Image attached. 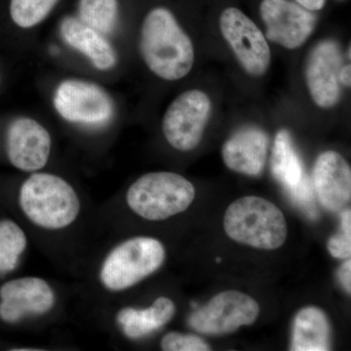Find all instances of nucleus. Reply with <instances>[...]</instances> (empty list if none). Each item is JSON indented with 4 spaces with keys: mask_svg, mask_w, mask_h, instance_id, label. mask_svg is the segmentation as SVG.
<instances>
[{
    "mask_svg": "<svg viewBox=\"0 0 351 351\" xmlns=\"http://www.w3.org/2000/svg\"><path fill=\"white\" fill-rule=\"evenodd\" d=\"M140 51L152 73L169 82L189 75L195 63V49L174 14L156 6L145 14L141 27Z\"/></svg>",
    "mask_w": 351,
    "mask_h": 351,
    "instance_id": "f257e3e1",
    "label": "nucleus"
},
{
    "mask_svg": "<svg viewBox=\"0 0 351 351\" xmlns=\"http://www.w3.org/2000/svg\"><path fill=\"white\" fill-rule=\"evenodd\" d=\"M19 203L25 216L34 226L60 230L73 225L82 209L71 184L60 176L34 172L20 189Z\"/></svg>",
    "mask_w": 351,
    "mask_h": 351,
    "instance_id": "f03ea898",
    "label": "nucleus"
},
{
    "mask_svg": "<svg viewBox=\"0 0 351 351\" xmlns=\"http://www.w3.org/2000/svg\"><path fill=\"white\" fill-rule=\"evenodd\" d=\"M223 228L230 239L263 250L280 248L287 237L281 210L258 196H246L232 203L226 210Z\"/></svg>",
    "mask_w": 351,
    "mask_h": 351,
    "instance_id": "7ed1b4c3",
    "label": "nucleus"
},
{
    "mask_svg": "<svg viewBox=\"0 0 351 351\" xmlns=\"http://www.w3.org/2000/svg\"><path fill=\"white\" fill-rule=\"evenodd\" d=\"M195 197V186L186 178L172 172H154L132 184L126 202L141 218L158 221L186 211Z\"/></svg>",
    "mask_w": 351,
    "mask_h": 351,
    "instance_id": "20e7f679",
    "label": "nucleus"
},
{
    "mask_svg": "<svg viewBox=\"0 0 351 351\" xmlns=\"http://www.w3.org/2000/svg\"><path fill=\"white\" fill-rule=\"evenodd\" d=\"M166 251L159 240L133 237L113 248L100 270L101 285L110 292L133 287L160 269Z\"/></svg>",
    "mask_w": 351,
    "mask_h": 351,
    "instance_id": "39448f33",
    "label": "nucleus"
},
{
    "mask_svg": "<svg viewBox=\"0 0 351 351\" xmlns=\"http://www.w3.org/2000/svg\"><path fill=\"white\" fill-rule=\"evenodd\" d=\"M53 105L58 114L73 124L99 128L110 123L114 104L105 89L93 82L68 80L55 90Z\"/></svg>",
    "mask_w": 351,
    "mask_h": 351,
    "instance_id": "423d86ee",
    "label": "nucleus"
},
{
    "mask_svg": "<svg viewBox=\"0 0 351 351\" xmlns=\"http://www.w3.org/2000/svg\"><path fill=\"white\" fill-rule=\"evenodd\" d=\"M209 96L193 89L178 96L166 110L162 131L169 145L180 152H189L199 145L211 113Z\"/></svg>",
    "mask_w": 351,
    "mask_h": 351,
    "instance_id": "0eeeda50",
    "label": "nucleus"
},
{
    "mask_svg": "<svg viewBox=\"0 0 351 351\" xmlns=\"http://www.w3.org/2000/svg\"><path fill=\"white\" fill-rule=\"evenodd\" d=\"M258 314L260 306L255 300L237 291H226L191 314L189 324L201 334L221 336L253 324Z\"/></svg>",
    "mask_w": 351,
    "mask_h": 351,
    "instance_id": "6e6552de",
    "label": "nucleus"
},
{
    "mask_svg": "<svg viewBox=\"0 0 351 351\" xmlns=\"http://www.w3.org/2000/svg\"><path fill=\"white\" fill-rule=\"evenodd\" d=\"M219 29L249 75L260 76L267 73L271 56L269 43L248 16L234 7L226 8L219 18Z\"/></svg>",
    "mask_w": 351,
    "mask_h": 351,
    "instance_id": "1a4fd4ad",
    "label": "nucleus"
},
{
    "mask_svg": "<svg viewBox=\"0 0 351 351\" xmlns=\"http://www.w3.org/2000/svg\"><path fill=\"white\" fill-rule=\"evenodd\" d=\"M260 12L267 38L287 49L306 43L317 23L313 11L290 0H263Z\"/></svg>",
    "mask_w": 351,
    "mask_h": 351,
    "instance_id": "9d476101",
    "label": "nucleus"
},
{
    "mask_svg": "<svg viewBox=\"0 0 351 351\" xmlns=\"http://www.w3.org/2000/svg\"><path fill=\"white\" fill-rule=\"evenodd\" d=\"M0 318L6 323L19 322L27 315L49 313L56 302L54 291L44 279L22 277L0 288Z\"/></svg>",
    "mask_w": 351,
    "mask_h": 351,
    "instance_id": "9b49d317",
    "label": "nucleus"
},
{
    "mask_svg": "<svg viewBox=\"0 0 351 351\" xmlns=\"http://www.w3.org/2000/svg\"><path fill=\"white\" fill-rule=\"evenodd\" d=\"M52 141L49 132L36 120L19 117L7 132V154L14 167L34 173L49 160Z\"/></svg>",
    "mask_w": 351,
    "mask_h": 351,
    "instance_id": "f8f14e48",
    "label": "nucleus"
},
{
    "mask_svg": "<svg viewBox=\"0 0 351 351\" xmlns=\"http://www.w3.org/2000/svg\"><path fill=\"white\" fill-rule=\"evenodd\" d=\"M341 62V50L336 41H321L311 50L307 59L306 80L311 98L318 107L329 108L338 103Z\"/></svg>",
    "mask_w": 351,
    "mask_h": 351,
    "instance_id": "ddd939ff",
    "label": "nucleus"
},
{
    "mask_svg": "<svg viewBox=\"0 0 351 351\" xmlns=\"http://www.w3.org/2000/svg\"><path fill=\"white\" fill-rule=\"evenodd\" d=\"M313 186L325 209L337 212L350 202L351 171L345 158L336 152H323L313 169Z\"/></svg>",
    "mask_w": 351,
    "mask_h": 351,
    "instance_id": "4468645a",
    "label": "nucleus"
},
{
    "mask_svg": "<svg viewBox=\"0 0 351 351\" xmlns=\"http://www.w3.org/2000/svg\"><path fill=\"white\" fill-rule=\"evenodd\" d=\"M269 137L261 129L246 127L228 138L221 149L223 162L234 172L258 176L267 162Z\"/></svg>",
    "mask_w": 351,
    "mask_h": 351,
    "instance_id": "2eb2a0df",
    "label": "nucleus"
},
{
    "mask_svg": "<svg viewBox=\"0 0 351 351\" xmlns=\"http://www.w3.org/2000/svg\"><path fill=\"white\" fill-rule=\"evenodd\" d=\"M60 32L64 43L84 55L99 71H110L117 66V52L106 36L85 25L75 14L63 18Z\"/></svg>",
    "mask_w": 351,
    "mask_h": 351,
    "instance_id": "dca6fc26",
    "label": "nucleus"
},
{
    "mask_svg": "<svg viewBox=\"0 0 351 351\" xmlns=\"http://www.w3.org/2000/svg\"><path fill=\"white\" fill-rule=\"evenodd\" d=\"M330 350H331V326L326 314L318 307H304L295 317L291 350L327 351Z\"/></svg>",
    "mask_w": 351,
    "mask_h": 351,
    "instance_id": "f3484780",
    "label": "nucleus"
},
{
    "mask_svg": "<svg viewBox=\"0 0 351 351\" xmlns=\"http://www.w3.org/2000/svg\"><path fill=\"white\" fill-rule=\"evenodd\" d=\"M176 313L174 302L165 297L156 299L145 309L126 307L117 315L120 326L129 339H138L165 326Z\"/></svg>",
    "mask_w": 351,
    "mask_h": 351,
    "instance_id": "a211bd4d",
    "label": "nucleus"
},
{
    "mask_svg": "<svg viewBox=\"0 0 351 351\" xmlns=\"http://www.w3.org/2000/svg\"><path fill=\"white\" fill-rule=\"evenodd\" d=\"M272 174L286 189L297 186L306 177L301 157L295 151L292 138L287 130L276 134L270 158Z\"/></svg>",
    "mask_w": 351,
    "mask_h": 351,
    "instance_id": "6ab92c4d",
    "label": "nucleus"
},
{
    "mask_svg": "<svg viewBox=\"0 0 351 351\" xmlns=\"http://www.w3.org/2000/svg\"><path fill=\"white\" fill-rule=\"evenodd\" d=\"M121 8V0H76L75 15L107 36L119 27Z\"/></svg>",
    "mask_w": 351,
    "mask_h": 351,
    "instance_id": "aec40b11",
    "label": "nucleus"
},
{
    "mask_svg": "<svg viewBox=\"0 0 351 351\" xmlns=\"http://www.w3.org/2000/svg\"><path fill=\"white\" fill-rule=\"evenodd\" d=\"M63 0H7V12L16 27L34 29L54 12Z\"/></svg>",
    "mask_w": 351,
    "mask_h": 351,
    "instance_id": "412c9836",
    "label": "nucleus"
},
{
    "mask_svg": "<svg viewBox=\"0 0 351 351\" xmlns=\"http://www.w3.org/2000/svg\"><path fill=\"white\" fill-rule=\"evenodd\" d=\"M27 245V235L19 225L11 219L0 221V274H8L17 267Z\"/></svg>",
    "mask_w": 351,
    "mask_h": 351,
    "instance_id": "4be33fe9",
    "label": "nucleus"
},
{
    "mask_svg": "<svg viewBox=\"0 0 351 351\" xmlns=\"http://www.w3.org/2000/svg\"><path fill=\"white\" fill-rule=\"evenodd\" d=\"M341 232L337 233L328 241L330 254L337 258H350L351 256V213L346 210L341 213Z\"/></svg>",
    "mask_w": 351,
    "mask_h": 351,
    "instance_id": "5701e85b",
    "label": "nucleus"
},
{
    "mask_svg": "<svg viewBox=\"0 0 351 351\" xmlns=\"http://www.w3.org/2000/svg\"><path fill=\"white\" fill-rule=\"evenodd\" d=\"M161 348L165 351H208L211 350L206 341L195 335H184L172 332L164 336Z\"/></svg>",
    "mask_w": 351,
    "mask_h": 351,
    "instance_id": "b1692460",
    "label": "nucleus"
},
{
    "mask_svg": "<svg viewBox=\"0 0 351 351\" xmlns=\"http://www.w3.org/2000/svg\"><path fill=\"white\" fill-rule=\"evenodd\" d=\"M288 195L290 197L301 206L307 214L315 216L316 211L313 206V184L309 178H304L301 184L295 188L288 189Z\"/></svg>",
    "mask_w": 351,
    "mask_h": 351,
    "instance_id": "393cba45",
    "label": "nucleus"
},
{
    "mask_svg": "<svg viewBox=\"0 0 351 351\" xmlns=\"http://www.w3.org/2000/svg\"><path fill=\"white\" fill-rule=\"evenodd\" d=\"M339 279L346 292H351V261L348 258L339 269Z\"/></svg>",
    "mask_w": 351,
    "mask_h": 351,
    "instance_id": "a878e982",
    "label": "nucleus"
},
{
    "mask_svg": "<svg viewBox=\"0 0 351 351\" xmlns=\"http://www.w3.org/2000/svg\"><path fill=\"white\" fill-rule=\"evenodd\" d=\"M294 2L313 12L321 10L326 4V0H294Z\"/></svg>",
    "mask_w": 351,
    "mask_h": 351,
    "instance_id": "bb28decb",
    "label": "nucleus"
},
{
    "mask_svg": "<svg viewBox=\"0 0 351 351\" xmlns=\"http://www.w3.org/2000/svg\"><path fill=\"white\" fill-rule=\"evenodd\" d=\"M339 83H343L345 86L350 87L351 84V66L350 64H346L341 66L339 73Z\"/></svg>",
    "mask_w": 351,
    "mask_h": 351,
    "instance_id": "cd10ccee",
    "label": "nucleus"
}]
</instances>
